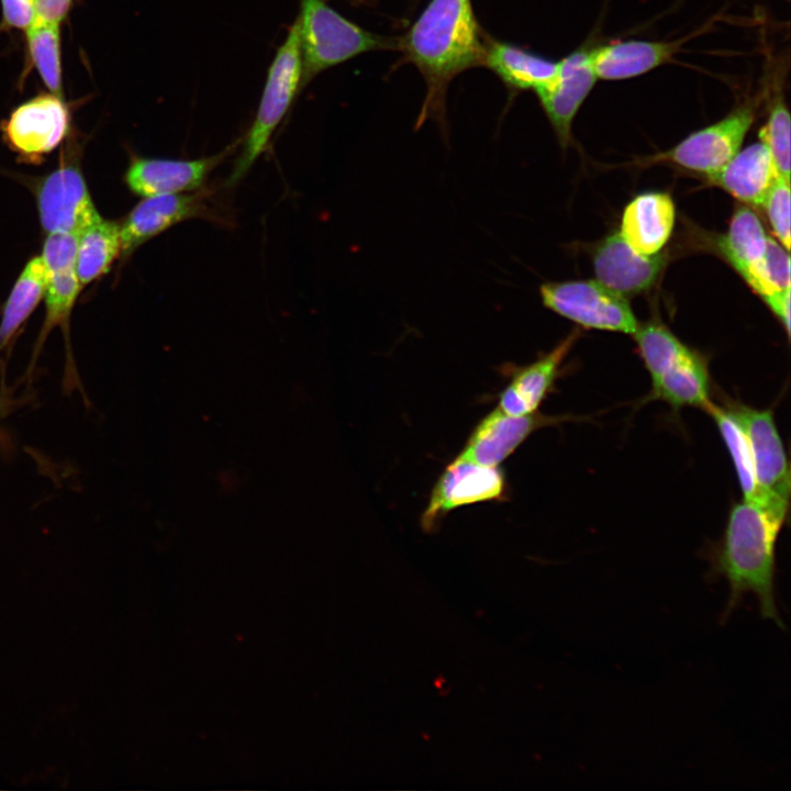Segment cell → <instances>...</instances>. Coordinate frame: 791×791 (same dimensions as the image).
<instances>
[{"mask_svg":"<svg viewBox=\"0 0 791 791\" xmlns=\"http://www.w3.org/2000/svg\"><path fill=\"white\" fill-rule=\"evenodd\" d=\"M486 34L471 0H430L403 36L398 37L401 62L411 63L426 83L416 129L432 119L446 133L448 86L459 74L483 65Z\"/></svg>","mask_w":791,"mask_h":791,"instance_id":"obj_1","label":"cell"},{"mask_svg":"<svg viewBox=\"0 0 791 791\" xmlns=\"http://www.w3.org/2000/svg\"><path fill=\"white\" fill-rule=\"evenodd\" d=\"M786 520L746 500L732 506L724 535L711 555V575L724 578L729 587L724 619L751 593L761 616L782 626L776 597V544Z\"/></svg>","mask_w":791,"mask_h":791,"instance_id":"obj_2","label":"cell"},{"mask_svg":"<svg viewBox=\"0 0 791 791\" xmlns=\"http://www.w3.org/2000/svg\"><path fill=\"white\" fill-rule=\"evenodd\" d=\"M297 21L302 59L301 89L322 71L364 53L398 51V37L363 29L331 8L325 0H300Z\"/></svg>","mask_w":791,"mask_h":791,"instance_id":"obj_3","label":"cell"},{"mask_svg":"<svg viewBox=\"0 0 791 791\" xmlns=\"http://www.w3.org/2000/svg\"><path fill=\"white\" fill-rule=\"evenodd\" d=\"M301 77L300 33L296 20L269 66L255 119L243 141L242 151L229 177V185L238 182L266 151L274 132L299 92Z\"/></svg>","mask_w":791,"mask_h":791,"instance_id":"obj_4","label":"cell"},{"mask_svg":"<svg viewBox=\"0 0 791 791\" xmlns=\"http://www.w3.org/2000/svg\"><path fill=\"white\" fill-rule=\"evenodd\" d=\"M539 296L545 308L586 328L632 335L639 324L624 296L598 280L544 282Z\"/></svg>","mask_w":791,"mask_h":791,"instance_id":"obj_5","label":"cell"},{"mask_svg":"<svg viewBox=\"0 0 791 791\" xmlns=\"http://www.w3.org/2000/svg\"><path fill=\"white\" fill-rule=\"evenodd\" d=\"M723 404L747 436L760 490L775 510L787 514L790 467L772 411L756 409L728 398Z\"/></svg>","mask_w":791,"mask_h":791,"instance_id":"obj_6","label":"cell"},{"mask_svg":"<svg viewBox=\"0 0 791 791\" xmlns=\"http://www.w3.org/2000/svg\"><path fill=\"white\" fill-rule=\"evenodd\" d=\"M506 481L499 466H486L457 456L432 489L421 526L432 533L448 512L475 503L506 499Z\"/></svg>","mask_w":791,"mask_h":791,"instance_id":"obj_7","label":"cell"},{"mask_svg":"<svg viewBox=\"0 0 791 791\" xmlns=\"http://www.w3.org/2000/svg\"><path fill=\"white\" fill-rule=\"evenodd\" d=\"M40 223L46 234H78L100 213L96 209L81 168L74 158H63L36 188Z\"/></svg>","mask_w":791,"mask_h":791,"instance_id":"obj_8","label":"cell"},{"mask_svg":"<svg viewBox=\"0 0 791 791\" xmlns=\"http://www.w3.org/2000/svg\"><path fill=\"white\" fill-rule=\"evenodd\" d=\"M754 116L750 105L739 107L721 121L690 134L655 159L673 163L709 178L739 152Z\"/></svg>","mask_w":791,"mask_h":791,"instance_id":"obj_9","label":"cell"},{"mask_svg":"<svg viewBox=\"0 0 791 791\" xmlns=\"http://www.w3.org/2000/svg\"><path fill=\"white\" fill-rule=\"evenodd\" d=\"M70 114L62 97L43 94L18 107L2 126L9 147L27 163H38L69 131Z\"/></svg>","mask_w":791,"mask_h":791,"instance_id":"obj_10","label":"cell"},{"mask_svg":"<svg viewBox=\"0 0 791 791\" xmlns=\"http://www.w3.org/2000/svg\"><path fill=\"white\" fill-rule=\"evenodd\" d=\"M557 64L554 78L535 93L565 151L571 143L572 121L598 78L587 49L575 51Z\"/></svg>","mask_w":791,"mask_h":791,"instance_id":"obj_11","label":"cell"},{"mask_svg":"<svg viewBox=\"0 0 791 791\" xmlns=\"http://www.w3.org/2000/svg\"><path fill=\"white\" fill-rule=\"evenodd\" d=\"M569 419L544 415L537 411L510 415L495 408L475 426L458 456L480 465L499 466L536 430Z\"/></svg>","mask_w":791,"mask_h":791,"instance_id":"obj_12","label":"cell"},{"mask_svg":"<svg viewBox=\"0 0 791 791\" xmlns=\"http://www.w3.org/2000/svg\"><path fill=\"white\" fill-rule=\"evenodd\" d=\"M232 148L189 160L135 156L124 174V182L132 193L142 198L192 191L204 183Z\"/></svg>","mask_w":791,"mask_h":791,"instance_id":"obj_13","label":"cell"},{"mask_svg":"<svg viewBox=\"0 0 791 791\" xmlns=\"http://www.w3.org/2000/svg\"><path fill=\"white\" fill-rule=\"evenodd\" d=\"M579 337L573 330L552 350L525 366L509 365L511 379L499 394L498 409L510 415H525L537 411L552 392L561 374V366Z\"/></svg>","mask_w":791,"mask_h":791,"instance_id":"obj_14","label":"cell"},{"mask_svg":"<svg viewBox=\"0 0 791 791\" xmlns=\"http://www.w3.org/2000/svg\"><path fill=\"white\" fill-rule=\"evenodd\" d=\"M665 266L661 254L644 255L628 245L620 233L604 238L593 253L598 281L622 296L647 290Z\"/></svg>","mask_w":791,"mask_h":791,"instance_id":"obj_15","label":"cell"},{"mask_svg":"<svg viewBox=\"0 0 791 791\" xmlns=\"http://www.w3.org/2000/svg\"><path fill=\"white\" fill-rule=\"evenodd\" d=\"M207 212L202 197L170 193L143 198L120 224L122 255H129L174 225Z\"/></svg>","mask_w":791,"mask_h":791,"instance_id":"obj_16","label":"cell"},{"mask_svg":"<svg viewBox=\"0 0 791 791\" xmlns=\"http://www.w3.org/2000/svg\"><path fill=\"white\" fill-rule=\"evenodd\" d=\"M675 220L676 209L670 194L646 192L625 207L619 233L638 253L655 255L668 242Z\"/></svg>","mask_w":791,"mask_h":791,"instance_id":"obj_17","label":"cell"},{"mask_svg":"<svg viewBox=\"0 0 791 791\" xmlns=\"http://www.w3.org/2000/svg\"><path fill=\"white\" fill-rule=\"evenodd\" d=\"M557 63L513 43L486 34L483 65L512 93L537 92L555 76Z\"/></svg>","mask_w":791,"mask_h":791,"instance_id":"obj_18","label":"cell"},{"mask_svg":"<svg viewBox=\"0 0 791 791\" xmlns=\"http://www.w3.org/2000/svg\"><path fill=\"white\" fill-rule=\"evenodd\" d=\"M647 401L659 400L675 412L692 406L704 411L711 402V378L708 361L700 353L688 350L655 382Z\"/></svg>","mask_w":791,"mask_h":791,"instance_id":"obj_19","label":"cell"},{"mask_svg":"<svg viewBox=\"0 0 791 791\" xmlns=\"http://www.w3.org/2000/svg\"><path fill=\"white\" fill-rule=\"evenodd\" d=\"M778 178L766 146L759 142L738 152L720 171L709 177L737 200L761 205Z\"/></svg>","mask_w":791,"mask_h":791,"instance_id":"obj_20","label":"cell"},{"mask_svg":"<svg viewBox=\"0 0 791 791\" xmlns=\"http://www.w3.org/2000/svg\"><path fill=\"white\" fill-rule=\"evenodd\" d=\"M677 43L626 41L589 51L597 78L627 79L645 74L669 60L678 51Z\"/></svg>","mask_w":791,"mask_h":791,"instance_id":"obj_21","label":"cell"},{"mask_svg":"<svg viewBox=\"0 0 791 791\" xmlns=\"http://www.w3.org/2000/svg\"><path fill=\"white\" fill-rule=\"evenodd\" d=\"M121 253L120 223L97 215L78 233L76 274L81 287L107 274Z\"/></svg>","mask_w":791,"mask_h":791,"instance_id":"obj_22","label":"cell"},{"mask_svg":"<svg viewBox=\"0 0 791 791\" xmlns=\"http://www.w3.org/2000/svg\"><path fill=\"white\" fill-rule=\"evenodd\" d=\"M768 235L758 216L748 208L734 212L728 231L717 242L720 253L746 280L765 256Z\"/></svg>","mask_w":791,"mask_h":791,"instance_id":"obj_23","label":"cell"},{"mask_svg":"<svg viewBox=\"0 0 791 791\" xmlns=\"http://www.w3.org/2000/svg\"><path fill=\"white\" fill-rule=\"evenodd\" d=\"M705 412L714 420L729 453L743 492V500L787 516V514L775 510L760 490L747 436L733 414L724 404L720 405L714 401L711 402Z\"/></svg>","mask_w":791,"mask_h":791,"instance_id":"obj_24","label":"cell"},{"mask_svg":"<svg viewBox=\"0 0 791 791\" xmlns=\"http://www.w3.org/2000/svg\"><path fill=\"white\" fill-rule=\"evenodd\" d=\"M47 270L41 256L32 257L20 272L2 310L0 350L30 317L44 298Z\"/></svg>","mask_w":791,"mask_h":791,"instance_id":"obj_25","label":"cell"},{"mask_svg":"<svg viewBox=\"0 0 791 791\" xmlns=\"http://www.w3.org/2000/svg\"><path fill=\"white\" fill-rule=\"evenodd\" d=\"M639 356L649 374L651 383L667 371L687 350L684 345L667 326L649 321L638 324L632 334Z\"/></svg>","mask_w":791,"mask_h":791,"instance_id":"obj_26","label":"cell"},{"mask_svg":"<svg viewBox=\"0 0 791 791\" xmlns=\"http://www.w3.org/2000/svg\"><path fill=\"white\" fill-rule=\"evenodd\" d=\"M46 310L38 344H42L53 328L66 323L82 288L76 274V264L46 267Z\"/></svg>","mask_w":791,"mask_h":791,"instance_id":"obj_27","label":"cell"},{"mask_svg":"<svg viewBox=\"0 0 791 791\" xmlns=\"http://www.w3.org/2000/svg\"><path fill=\"white\" fill-rule=\"evenodd\" d=\"M27 44L33 63L52 93L62 94L59 24L38 23L27 30Z\"/></svg>","mask_w":791,"mask_h":791,"instance_id":"obj_28","label":"cell"},{"mask_svg":"<svg viewBox=\"0 0 791 791\" xmlns=\"http://www.w3.org/2000/svg\"><path fill=\"white\" fill-rule=\"evenodd\" d=\"M759 138L770 154L778 178L790 181V114L781 99L773 103L759 130Z\"/></svg>","mask_w":791,"mask_h":791,"instance_id":"obj_29","label":"cell"},{"mask_svg":"<svg viewBox=\"0 0 791 791\" xmlns=\"http://www.w3.org/2000/svg\"><path fill=\"white\" fill-rule=\"evenodd\" d=\"M761 207L779 243L790 249V181L777 178Z\"/></svg>","mask_w":791,"mask_h":791,"instance_id":"obj_30","label":"cell"},{"mask_svg":"<svg viewBox=\"0 0 791 791\" xmlns=\"http://www.w3.org/2000/svg\"><path fill=\"white\" fill-rule=\"evenodd\" d=\"M8 26L29 30L35 21V0H1Z\"/></svg>","mask_w":791,"mask_h":791,"instance_id":"obj_31","label":"cell"},{"mask_svg":"<svg viewBox=\"0 0 791 791\" xmlns=\"http://www.w3.org/2000/svg\"><path fill=\"white\" fill-rule=\"evenodd\" d=\"M71 0H35V21L33 24H59L69 10Z\"/></svg>","mask_w":791,"mask_h":791,"instance_id":"obj_32","label":"cell"},{"mask_svg":"<svg viewBox=\"0 0 791 791\" xmlns=\"http://www.w3.org/2000/svg\"><path fill=\"white\" fill-rule=\"evenodd\" d=\"M370 1H372V0H353V2H356V3H359V4H360V3H367V2H370Z\"/></svg>","mask_w":791,"mask_h":791,"instance_id":"obj_33","label":"cell"}]
</instances>
